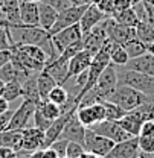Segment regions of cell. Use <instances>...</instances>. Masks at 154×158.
I'll list each match as a JSON object with an SVG mask.
<instances>
[{"label":"cell","instance_id":"obj_38","mask_svg":"<svg viewBox=\"0 0 154 158\" xmlns=\"http://www.w3.org/2000/svg\"><path fill=\"white\" fill-rule=\"evenodd\" d=\"M84 146L77 141H69L67 143V149H66V157L67 158H79L84 154Z\"/></svg>","mask_w":154,"mask_h":158},{"label":"cell","instance_id":"obj_21","mask_svg":"<svg viewBox=\"0 0 154 158\" xmlns=\"http://www.w3.org/2000/svg\"><path fill=\"white\" fill-rule=\"evenodd\" d=\"M20 20L26 26H40L38 3L37 2H21L20 3Z\"/></svg>","mask_w":154,"mask_h":158},{"label":"cell","instance_id":"obj_5","mask_svg":"<svg viewBox=\"0 0 154 158\" xmlns=\"http://www.w3.org/2000/svg\"><path fill=\"white\" fill-rule=\"evenodd\" d=\"M116 143L112 141L110 138L102 137L96 132H93L92 129H86V137H84V151L87 154H92L98 158H104L115 146Z\"/></svg>","mask_w":154,"mask_h":158},{"label":"cell","instance_id":"obj_12","mask_svg":"<svg viewBox=\"0 0 154 158\" xmlns=\"http://www.w3.org/2000/svg\"><path fill=\"white\" fill-rule=\"evenodd\" d=\"M77 117L86 128H90V126L96 125L99 122L105 120V111H104L102 102H96V103H93V105H90V106L78 108Z\"/></svg>","mask_w":154,"mask_h":158},{"label":"cell","instance_id":"obj_48","mask_svg":"<svg viewBox=\"0 0 154 158\" xmlns=\"http://www.w3.org/2000/svg\"><path fill=\"white\" fill-rule=\"evenodd\" d=\"M43 158H59V157H58L57 152L52 148H46V149H43Z\"/></svg>","mask_w":154,"mask_h":158},{"label":"cell","instance_id":"obj_26","mask_svg":"<svg viewBox=\"0 0 154 158\" xmlns=\"http://www.w3.org/2000/svg\"><path fill=\"white\" fill-rule=\"evenodd\" d=\"M37 75L38 73H34L32 76H29L24 82H21V90H23V99L32 100V102H35L38 105L41 99H40L38 85H37Z\"/></svg>","mask_w":154,"mask_h":158},{"label":"cell","instance_id":"obj_34","mask_svg":"<svg viewBox=\"0 0 154 158\" xmlns=\"http://www.w3.org/2000/svg\"><path fill=\"white\" fill-rule=\"evenodd\" d=\"M47 100H51V102L57 103L59 106H63V105L69 100V93H67V90L64 88V85H55V87L52 88V91L49 93Z\"/></svg>","mask_w":154,"mask_h":158},{"label":"cell","instance_id":"obj_25","mask_svg":"<svg viewBox=\"0 0 154 158\" xmlns=\"http://www.w3.org/2000/svg\"><path fill=\"white\" fill-rule=\"evenodd\" d=\"M23 131H0V146L11 148L15 152L21 151Z\"/></svg>","mask_w":154,"mask_h":158},{"label":"cell","instance_id":"obj_44","mask_svg":"<svg viewBox=\"0 0 154 158\" xmlns=\"http://www.w3.org/2000/svg\"><path fill=\"white\" fill-rule=\"evenodd\" d=\"M12 114H14L12 110H8L6 113L0 114V131H3V129L6 128V125L9 123V120H11V117H12Z\"/></svg>","mask_w":154,"mask_h":158},{"label":"cell","instance_id":"obj_11","mask_svg":"<svg viewBox=\"0 0 154 158\" xmlns=\"http://www.w3.org/2000/svg\"><path fill=\"white\" fill-rule=\"evenodd\" d=\"M107 41V32H105V20L101 21L98 26H95L89 34L82 35V44H84V50H87L92 56H95L98 52L101 50V47L104 46V43Z\"/></svg>","mask_w":154,"mask_h":158},{"label":"cell","instance_id":"obj_8","mask_svg":"<svg viewBox=\"0 0 154 158\" xmlns=\"http://www.w3.org/2000/svg\"><path fill=\"white\" fill-rule=\"evenodd\" d=\"M89 129H92L93 132H96L102 137L110 138L112 141L115 143H121V141H125L128 138H131V135L117 123V122H113V120H102L96 125L90 126Z\"/></svg>","mask_w":154,"mask_h":158},{"label":"cell","instance_id":"obj_40","mask_svg":"<svg viewBox=\"0 0 154 158\" xmlns=\"http://www.w3.org/2000/svg\"><path fill=\"white\" fill-rule=\"evenodd\" d=\"M43 2H44V3H47L49 6H52L57 12H61V11L69 9V8H72V6H73L70 0H43Z\"/></svg>","mask_w":154,"mask_h":158},{"label":"cell","instance_id":"obj_3","mask_svg":"<svg viewBox=\"0 0 154 158\" xmlns=\"http://www.w3.org/2000/svg\"><path fill=\"white\" fill-rule=\"evenodd\" d=\"M148 99V94H143L140 91H137L131 87H127V85H117L115 90V93L110 96V102H113L116 105H119L125 113H130L136 110L139 105H142L145 100Z\"/></svg>","mask_w":154,"mask_h":158},{"label":"cell","instance_id":"obj_18","mask_svg":"<svg viewBox=\"0 0 154 158\" xmlns=\"http://www.w3.org/2000/svg\"><path fill=\"white\" fill-rule=\"evenodd\" d=\"M69 61H70V59H67L66 56L58 55L54 61L47 62L43 70H44L46 73H49L52 78L55 79L58 85H64L66 75H67V69H69Z\"/></svg>","mask_w":154,"mask_h":158},{"label":"cell","instance_id":"obj_17","mask_svg":"<svg viewBox=\"0 0 154 158\" xmlns=\"http://www.w3.org/2000/svg\"><path fill=\"white\" fill-rule=\"evenodd\" d=\"M86 129H87V128L78 120L77 113H75L72 117L69 118V122L66 123V126H64V129H63L59 138H66V140H69V141H77V143L84 144Z\"/></svg>","mask_w":154,"mask_h":158},{"label":"cell","instance_id":"obj_36","mask_svg":"<svg viewBox=\"0 0 154 158\" xmlns=\"http://www.w3.org/2000/svg\"><path fill=\"white\" fill-rule=\"evenodd\" d=\"M32 118H34V126H35V128H38L40 131H43V132H46V131L49 129V126L52 125V120H49L47 117H44L38 108L35 110L34 117Z\"/></svg>","mask_w":154,"mask_h":158},{"label":"cell","instance_id":"obj_29","mask_svg":"<svg viewBox=\"0 0 154 158\" xmlns=\"http://www.w3.org/2000/svg\"><path fill=\"white\" fill-rule=\"evenodd\" d=\"M122 46H124V49H125V52H127V55H128V58L130 59H134V58H137V56H142V55H145V53L148 52L147 44L142 43L139 38L130 40V41H127V43L122 44Z\"/></svg>","mask_w":154,"mask_h":158},{"label":"cell","instance_id":"obj_30","mask_svg":"<svg viewBox=\"0 0 154 158\" xmlns=\"http://www.w3.org/2000/svg\"><path fill=\"white\" fill-rule=\"evenodd\" d=\"M37 108L41 111V114L44 117H47L49 120H52V122L57 120L61 116V106L57 105V103H54V102H51V100H47V99L46 100H40Z\"/></svg>","mask_w":154,"mask_h":158},{"label":"cell","instance_id":"obj_46","mask_svg":"<svg viewBox=\"0 0 154 158\" xmlns=\"http://www.w3.org/2000/svg\"><path fill=\"white\" fill-rule=\"evenodd\" d=\"M116 6V11H121V9H125V8H130L131 6V0H113Z\"/></svg>","mask_w":154,"mask_h":158},{"label":"cell","instance_id":"obj_37","mask_svg":"<svg viewBox=\"0 0 154 158\" xmlns=\"http://www.w3.org/2000/svg\"><path fill=\"white\" fill-rule=\"evenodd\" d=\"M137 143H139V151L140 152H143V154H153L154 152V137L139 135Z\"/></svg>","mask_w":154,"mask_h":158},{"label":"cell","instance_id":"obj_42","mask_svg":"<svg viewBox=\"0 0 154 158\" xmlns=\"http://www.w3.org/2000/svg\"><path fill=\"white\" fill-rule=\"evenodd\" d=\"M67 143H69V140H66V138H58L57 141H54V143L51 144V148H52V149L57 152V155L59 158H64V157H66Z\"/></svg>","mask_w":154,"mask_h":158},{"label":"cell","instance_id":"obj_9","mask_svg":"<svg viewBox=\"0 0 154 158\" xmlns=\"http://www.w3.org/2000/svg\"><path fill=\"white\" fill-rule=\"evenodd\" d=\"M87 6H89V5L72 6V8H69V9H64V11L58 12L57 21H55V24L52 26V29L49 31V35H54V34H57V32L66 29V27H70V26L79 23V20L82 17L84 11L87 9Z\"/></svg>","mask_w":154,"mask_h":158},{"label":"cell","instance_id":"obj_59","mask_svg":"<svg viewBox=\"0 0 154 158\" xmlns=\"http://www.w3.org/2000/svg\"><path fill=\"white\" fill-rule=\"evenodd\" d=\"M32 2H37V3H40V2H43V0H32Z\"/></svg>","mask_w":154,"mask_h":158},{"label":"cell","instance_id":"obj_62","mask_svg":"<svg viewBox=\"0 0 154 158\" xmlns=\"http://www.w3.org/2000/svg\"><path fill=\"white\" fill-rule=\"evenodd\" d=\"M136 158H137V157H136Z\"/></svg>","mask_w":154,"mask_h":158},{"label":"cell","instance_id":"obj_56","mask_svg":"<svg viewBox=\"0 0 154 158\" xmlns=\"http://www.w3.org/2000/svg\"><path fill=\"white\" fill-rule=\"evenodd\" d=\"M87 2H89V5H98L101 0H87Z\"/></svg>","mask_w":154,"mask_h":158},{"label":"cell","instance_id":"obj_6","mask_svg":"<svg viewBox=\"0 0 154 158\" xmlns=\"http://www.w3.org/2000/svg\"><path fill=\"white\" fill-rule=\"evenodd\" d=\"M35 110H37V103L35 102L23 99L21 105L14 111L9 123L6 125V128L3 131H23L24 128H28L31 118L34 117Z\"/></svg>","mask_w":154,"mask_h":158},{"label":"cell","instance_id":"obj_22","mask_svg":"<svg viewBox=\"0 0 154 158\" xmlns=\"http://www.w3.org/2000/svg\"><path fill=\"white\" fill-rule=\"evenodd\" d=\"M117 123H119L131 137H139L140 128H142V125H143V120H142V117H140L136 111H130V113H127L121 120H117Z\"/></svg>","mask_w":154,"mask_h":158},{"label":"cell","instance_id":"obj_27","mask_svg":"<svg viewBox=\"0 0 154 158\" xmlns=\"http://www.w3.org/2000/svg\"><path fill=\"white\" fill-rule=\"evenodd\" d=\"M37 85H38L40 99L41 100H46L47 96H49V93L52 91V88L55 85H58V84L49 73H46L44 70H41V72H38V75H37Z\"/></svg>","mask_w":154,"mask_h":158},{"label":"cell","instance_id":"obj_61","mask_svg":"<svg viewBox=\"0 0 154 158\" xmlns=\"http://www.w3.org/2000/svg\"><path fill=\"white\" fill-rule=\"evenodd\" d=\"M64 158H67V157H64Z\"/></svg>","mask_w":154,"mask_h":158},{"label":"cell","instance_id":"obj_54","mask_svg":"<svg viewBox=\"0 0 154 158\" xmlns=\"http://www.w3.org/2000/svg\"><path fill=\"white\" fill-rule=\"evenodd\" d=\"M5 85H6V82H3L0 79V96H3V93H5Z\"/></svg>","mask_w":154,"mask_h":158},{"label":"cell","instance_id":"obj_4","mask_svg":"<svg viewBox=\"0 0 154 158\" xmlns=\"http://www.w3.org/2000/svg\"><path fill=\"white\" fill-rule=\"evenodd\" d=\"M119 85L117 82V70H116L115 64H108L107 69L101 73V76L98 78L95 87L92 88V91L95 93V96L101 100H108L110 96L115 93L116 87Z\"/></svg>","mask_w":154,"mask_h":158},{"label":"cell","instance_id":"obj_10","mask_svg":"<svg viewBox=\"0 0 154 158\" xmlns=\"http://www.w3.org/2000/svg\"><path fill=\"white\" fill-rule=\"evenodd\" d=\"M105 32H107V38L112 40L113 43H117V44H125L127 41L136 38L134 27L119 24L117 21L113 20V17L105 19Z\"/></svg>","mask_w":154,"mask_h":158},{"label":"cell","instance_id":"obj_53","mask_svg":"<svg viewBox=\"0 0 154 158\" xmlns=\"http://www.w3.org/2000/svg\"><path fill=\"white\" fill-rule=\"evenodd\" d=\"M17 158H29V152H24V151H20L17 154Z\"/></svg>","mask_w":154,"mask_h":158},{"label":"cell","instance_id":"obj_24","mask_svg":"<svg viewBox=\"0 0 154 158\" xmlns=\"http://www.w3.org/2000/svg\"><path fill=\"white\" fill-rule=\"evenodd\" d=\"M112 17H113V20L117 21L119 24H124V26H128V27H136V24H137L139 20H140L139 15H137V11H136L134 6H130V8L116 11Z\"/></svg>","mask_w":154,"mask_h":158},{"label":"cell","instance_id":"obj_43","mask_svg":"<svg viewBox=\"0 0 154 158\" xmlns=\"http://www.w3.org/2000/svg\"><path fill=\"white\" fill-rule=\"evenodd\" d=\"M139 135H145V137H154V120H147L143 122L142 128H140V134Z\"/></svg>","mask_w":154,"mask_h":158},{"label":"cell","instance_id":"obj_7","mask_svg":"<svg viewBox=\"0 0 154 158\" xmlns=\"http://www.w3.org/2000/svg\"><path fill=\"white\" fill-rule=\"evenodd\" d=\"M51 40H52V44H54V49L57 50V53H63L69 46L75 44L78 41L82 40V31L79 27V24H73L70 27H66L63 31H59L57 34L51 35Z\"/></svg>","mask_w":154,"mask_h":158},{"label":"cell","instance_id":"obj_31","mask_svg":"<svg viewBox=\"0 0 154 158\" xmlns=\"http://www.w3.org/2000/svg\"><path fill=\"white\" fill-rule=\"evenodd\" d=\"M101 102H102V105H104L105 120H113V122H117V120H121V118L127 114V113L119 106V105H116V103L110 102V100H101Z\"/></svg>","mask_w":154,"mask_h":158},{"label":"cell","instance_id":"obj_16","mask_svg":"<svg viewBox=\"0 0 154 158\" xmlns=\"http://www.w3.org/2000/svg\"><path fill=\"white\" fill-rule=\"evenodd\" d=\"M105 19H107V15L99 11V8H98L96 5H89L87 9L84 11L81 20H79V23H78L79 27H81V31H82V35L89 34L95 26H98L101 21H104Z\"/></svg>","mask_w":154,"mask_h":158},{"label":"cell","instance_id":"obj_50","mask_svg":"<svg viewBox=\"0 0 154 158\" xmlns=\"http://www.w3.org/2000/svg\"><path fill=\"white\" fill-rule=\"evenodd\" d=\"M29 158H43V149H37L29 154Z\"/></svg>","mask_w":154,"mask_h":158},{"label":"cell","instance_id":"obj_39","mask_svg":"<svg viewBox=\"0 0 154 158\" xmlns=\"http://www.w3.org/2000/svg\"><path fill=\"white\" fill-rule=\"evenodd\" d=\"M12 49V40L9 35L8 26H0V50H11Z\"/></svg>","mask_w":154,"mask_h":158},{"label":"cell","instance_id":"obj_20","mask_svg":"<svg viewBox=\"0 0 154 158\" xmlns=\"http://www.w3.org/2000/svg\"><path fill=\"white\" fill-rule=\"evenodd\" d=\"M0 19L8 21L9 24H21L19 0H0Z\"/></svg>","mask_w":154,"mask_h":158},{"label":"cell","instance_id":"obj_41","mask_svg":"<svg viewBox=\"0 0 154 158\" xmlns=\"http://www.w3.org/2000/svg\"><path fill=\"white\" fill-rule=\"evenodd\" d=\"M96 6L99 8V11L104 12L107 17H112L116 12V6H115V3H113V0H101Z\"/></svg>","mask_w":154,"mask_h":158},{"label":"cell","instance_id":"obj_28","mask_svg":"<svg viewBox=\"0 0 154 158\" xmlns=\"http://www.w3.org/2000/svg\"><path fill=\"white\" fill-rule=\"evenodd\" d=\"M134 29L136 38H139L142 43H145L147 46L154 43V27L150 23H147L145 20H139V23L136 24Z\"/></svg>","mask_w":154,"mask_h":158},{"label":"cell","instance_id":"obj_58","mask_svg":"<svg viewBox=\"0 0 154 158\" xmlns=\"http://www.w3.org/2000/svg\"><path fill=\"white\" fill-rule=\"evenodd\" d=\"M20 3H21V2H31V0H19Z\"/></svg>","mask_w":154,"mask_h":158},{"label":"cell","instance_id":"obj_60","mask_svg":"<svg viewBox=\"0 0 154 158\" xmlns=\"http://www.w3.org/2000/svg\"><path fill=\"white\" fill-rule=\"evenodd\" d=\"M0 15H2V12H0Z\"/></svg>","mask_w":154,"mask_h":158},{"label":"cell","instance_id":"obj_14","mask_svg":"<svg viewBox=\"0 0 154 158\" xmlns=\"http://www.w3.org/2000/svg\"><path fill=\"white\" fill-rule=\"evenodd\" d=\"M139 154V143L137 137H131L125 141L116 143L113 149L104 158H136Z\"/></svg>","mask_w":154,"mask_h":158},{"label":"cell","instance_id":"obj_51","mask_svg":"<svg viewBox=\"0 0 154 158\" xmlns=\"http://www.w3.org/2000/svg\"><path fill=\"white\" fill-rule=\"evenodd\" d=\"M73 6H82V5H89L87 0H70Z\"/></svg>","mask_w":154,"mask_h":158},{"label":"cell","instance_id":"obj_2","mask_svg":"<svg viewBox=\"0 0 154 158\" xmlns=\"http://www.w3.org/2000/svg\"><path fill=\"white\" fill-rule=\"evenodd\" d=\"M117 82L121 85H127L131 87L137 91L143 93V94H154V78L150 75L136 72V70H130L125 67H117Z\"/></svg>","mask_w":154,"mask_h":158},{"label":"cell","instance_id":"obj_57","mask_svg":"<svg viewBox=\"0 0 154 158\" xmlns=\"http://www.w3.org/2000/svg\"><path fill=\"white\" fill-rule=\"evenodd\" d=\"M143 2H147L148 5H153V6H154V0H143Z\"/></svg>","mask_w":154,"mask_h":158},{"label":"cell","instance_id":"obj_15","mask_svg":"<svg viewBox=\"0 0 154 158\" xmlns=\"http://www.w3.org/2000/svg\"><path fill=\"white\" fill-rule=\"evenodd\" d=\"M92 59H93V56H92L87 50H84V49H82L79 53H77L73 58L69 61V69H67V75H66V82H67L69 79L78 76L79 73L89 70V67H90V64H92ZM66 82H64V85H66Z\"/></svg>","mask_w":154,"mask_h":158},{"label":"cell","instance_id":"obj_45","mask_svg":"<svg viewBox=\"0 0 154 158\" xmlns=\"http://www.w3.org/2000/svg\"><path fill=\"white\" fill-rule=\"evenodd\" d=\"M17 154L14 149L11 148H5V146H0V158H17Z\"/></svg>","mask_w":154,"mask_h":158},{"label":"cell","instance_id":"obj_47","mask_svg":"<svg viewBox=\"0 0 154 158\" xmlns=\"http://www.w3.org/2000/svg\"><path fill=\"white\" fill-rule=\"evenodd\" d=\"M11 61V50H0V67Z\"/></svg>","mask_w":154,"mask_h":158},{"label":"cell","instance_id":"obj_52","mask_svg":"<svg viewBox=\"0 0 154 158\" xmlns=\"http://www.w3.org/2000/svg\"><path fill=\"white\" fill-rule=\"evenodd\" d=\"M137 158H154V152L153 154H143V152H140V151H139Z\"/></svg>","mask_w":154,"mask_h":158},{"label":"cell","instance_id":"obj_49","mask_svg":"<svg viewBox=\"0 0 154 158\" xmlns=\"http://www.w3.org/2000/svg\"><path fill=\"white\" fill-rule=\"evenodd\" d=\"M8 110H9V102L3 98V96H0V114L6 113Z\"/></svg>","mask_w":154,"mask_h":158},{"label":"cell","instance_id":"obj_13","mask_svg":"<svg viewBox=\"0 0 154 158\" xmlns=\"http://www.w3.org/2000/svg\"><path fill=\"white\" fill-rule=\"evenodd\" d=\"M37 149H44V132L35 126H28L23 129L21 151L31 154Z\"/></svg>","mask_w":154,"mask_h":158},{"label":"cell","instance_id":"obj_23","mask_svg":"<svg viewBox=\"0 0 154 158\" xmlns=\"http://www.w3.org/2000/svg\"><path fill=\"white\" fill-rule=\"evenodd\" d=\"M57 17H58V12L49 6L47 3L44 2H40L38 3V20H40V27H43L44 31H51L52 26L55 24L57 21Z\"/></svg>","mask_w":154,"mask_h":158},{"label":"cell","instance_id":"obj_35","mask_svg":"<svg viewBox=\"0 0 154 158\" xmlns=\"http://www.w3.org/2000/svg\"><path fill=\"white\" fill-rule=\"evenodd\" d=\"M0 79L3 82H12V81H19V70L9 62H6L3 67H0Z\"/></svg>","mask_w":154,"mask_h":158},{"label":"cell","instance_id":"obj_55","mask_svg":"<svg viewBox=\"0 0 154 158\" xmlns=\"http://www.w3.org/2000/svg\"><path fill=\"white\" fill-rule=\"evenodd\" d=\"M143 0H131V6H137L139 3H142Z\"/></svg>","mask_w":154,"mask_h":158},{"label":"cell","instance_id":"obj_1","mask_svg":"<svg viewBox=\"0 0 154 158\" xmlns=\"http://www.w3.org/2000/svg\"><path fill=\"white\" fill-rule=\"evenodd\" d=\"M9 35L12 40V46H23V44H29V46H40L41 49L46 50L49 61H54L58 56L57 50L54 49L52 40L47 31H44L40 26H26V24H9L8 26ZM46 62V64H47Z\"/></svg>","mask_w":154,"mask_h":158},{"label":"cell","instance_id":"obj_33","mask_svg":"<svg viewBox=\"0 0 154 158\" xmlns=\"http://www.w3.org/2000/svg\"><path fill=\"white\" fill-rule=\"evenodd\" d=\"M3 98L8 102H12L17 98H23V90H21V84L19 81H12V82H6L5 85V93Z\"/></svg>","mask_w":154,"mask_h":158},{"label":"cell","instance_id":"obj_32","mask_svg":"<svg viewBox=\"0 0 154 158\" xmlns=\"http://www.w3.org/2000/svg\"><path fill=\"white\" fill-rule=\"evenodd\" d=\"M110 61H112V64H115L117 67H122V65H125L130 61L122 44L113 43V47H112V52H110Z\"/></svg>","mask_w":154,"mask_h":158},{"label":"cell","instance_id":"obj_19","mask_svg":"<svg viewBox=\"0 0 154 158\" xmlns=\"http://www.w3.org/2000/svg\"><path fill=\"white\" fill-rule=\"evenodd\" d=\"M122 67L130 69V70H136V72H140V73H145V75H150V76L154 78V55H151L150 52H147L142 56L130 59Z\"/></svg>","mask_w":154,"mask_h":158}]
</instances>
